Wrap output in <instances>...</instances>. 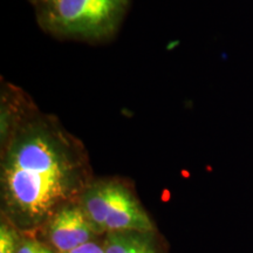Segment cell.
Masks as SVG:
<instances>
[{"instance_id":"1","label":"cell","mask_w":253,"mask_h":253,"mask_svg":"<svg viewBox=\"0 0 253 253\" xmlns=\"http://www.w3.org/2000/svg\"><path fill=\"white\" fill-rule=\"evenodd\" d=\"M93 179L82 142L39 108L1 144V213L21 232L40 229L78 202Z\"/></svg>"},{"instance_id":"2","label":"cell","mask_w":253,"mask_h":253,"mask_svg":"<svg viewBox=\"0 0 253 253\" xmlns=\"http://www.w3.org/2000/svg\"><path fill=\"white\" fill-rule=\"evenodd\" d=\"M129 0H58L37 11L38 23L59 39L104 42L118 33Z\"/></svg>"},{"instance_id":"3","label":"cell","mask_w":253,"mask_h":253,"mask_svg":"<svg viewBox=\"0 0 253 253\" xmlns=\"http://www.w3.org/2000/svg\"><path fill=\"white\" fill-rule=\"evenodd\" d=\"M79 204L96 235L115 231L155 232V224L128 183L119 178L93 179Z\"/></svg>"},{"instance_id":"4","label":"cell","mask_w":253,"mask_h":253,"mask_svg":"<svg viewBox=\"0 0 253 253\" xmlns=\"http://www.w3.org/2000/svg\"><path fill=\"white\" fill-rule=\"evenodd\" d=\"M49 245L56 253H68L93 242L96 232L78 202L63 205L43 225Z\"/></svg>"},{"instance_id":"5","label":"cell","mask_w":253,"mask_h":253,"mask_svg":"<svg viewBox=\"0 0 253 253\" xmlns=\"http://www.w3.org/2000/svg\"><path fill=\"white\" fill-rule=\"evenodd\" d=\"M38 109L23 89L2 82L0 97V142L5 143L15 129Z\"/></svg>"},{"instance_id":"6","label":"cell","mask_w":253,"mask_h":253,"mask_svg":"<svg viewBox=\"0 0 253 253\" xmlns=\"http://www.w3.org/2000/svg\"><path fill=\"white\" fill-rule=\"evenodd\" d=\"M104 253H160L155 232L115 231L106 233Z\"/></svg>"},{"instance_id":"7","label":"cell","mask_w":253,"mask_h":253,"mask_svg":"<svg viewBox=\"0 0 253 253\" xmlns=\"http://www.w3.org/2000/svg\"><path fill=\"white\" fill-rule=\"evenodd\" d=\"M17 229L8 221H1L0 225V253H15L20 236Z\"/></svg>"},{"instance_id":"8","label":"cell","mask_w":253,"mask_h":253,"mask_svg":"<svg viewBox=\"0 0 253 253\" xmlns=\"http://www.w3.org/2000/svg\"><path fill=\"white\" fill-rule=\"evenodd\" d=\"M15 253H56L50 246L43 244L31 237H21L19 239Z\"/></svg>"},{"instance_id":"9","label":"cell","mask_w":253,"mask_h":253,"mask_svg":"<svg viewBox=\"0 0 253 253\" xmlns=\"http://www.w3.org/2000/svg\"><path fill=\"white\" fill-rule=\"evenodd\" d=\"M68 253H104V249L103 244H100V243L93 240V242L86 243V244L72 250V251Z\"/></svg>"},{"instance_id":"10","label":"cell","mask_w":253,"mask_h":253,"mask_svg":"<svg viewBox=\"0 0 253 253\" xmlns=\"http://www.w3.org/2000/svg\"><path fill=\"white\" fill-rule=\"evenodd\" d=\"M55 1H58V0H31V2L34 5L37 11L45 8L47 6H50L52 4H54Z\"/></svg>"}]
</instances>
